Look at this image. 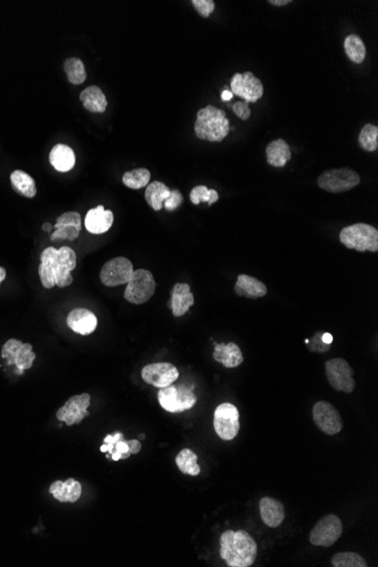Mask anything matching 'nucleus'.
Returning <instances> with one entry per match:
<instances>
[{
    "label": "nucleus",
    "mask_w": 378,
    "mask_h": 567,
    "mask_svg": "<svg viewBox=\"0 0 378 567\" xmlns=\"http://www.w3.org/2000/svg\"><path fill=\"white\" fill-rule=\"evenodd\" d=\"M134 272L133 264L128 258H112L103 265L100 272L101 282L106 287H118L127 285Z\"/></svg>",
    "instance_id": "11"
},
{
    "label": "nucleus",
    "mask_w": 378,
    "mask_h": 567,
    "mask_svg": "<svg viewBox=\"0 0 378 567\" xmlns=\"http://www.w3.org/2000/svg\"><path fill=\"white\" fill-rule=\"evenodd\" d=\"M233 92L228 91V90H224V91L222 92V95H221L222 100H223V101H230L231 99H233Z\"/></svg>",
    "instance_id": "45"
},
{
    "label": "nucleus",
    "mask_w": 378,
    "mask_h": 567,
    "mask_svg": "<svg viewBox=\"0 0 378 567\" xmlns=\"http://www.w3.org/2000/svg\"><path fill=\"white\" fill-rule=\"evenodd\" d=\"M1 357L6 359L7 364L16 365L21 372L30 369L37 355L32 350L30 343H23L16 339H10L3 344Z\"/></svg>",
    "instance_id": "13"
},
{
    "label": "nucleus",
    "mask_w": 378,
    "mask_h": 567,
    "mask_svg": "<svg viewBox=\"0 0 378 567\" xmlns=\"http://www.w3.org/2000/svg\"><path fill=\"white\" fill-rule=\"evenodd\" d=\"M230 131V125L223 110L207 106L197 113L195 134L200 140L222 142Z\"/></svg>",
    "instance_id": "3"
},
{
    "label": "nucleus",
    "mask_w": 378,
    "mask_h": 567,
    "mask_svg": "<svg viewBox=\"0 0 378 567\" xmlns=\"http://www.w3.org/2000/svg\"><path fill=\"white\" fill-rule=\"evenodd\" d=\"M267 159L272 167H285L291 159L290 146L281 138L273 141L267 145Z\"/></svg>",
    "instance_id": "28"
},
{
    "label": "nucleus",
    "mask_w": 378,
    "mask_h": 567,
    "mask_svg": "<svg viewBox=\"0 0 378 567\" xmlns=\"http://www.w3.org/2000/svg\"><path fill=\"white\" fill-rule=\"evenodd\" d=\"M191 3L198 14L203 17H209L215 8V3L213 0H191Z\"/></svg>",
    "instance_id": "38"
},
{
    "label": "nucleus",
    "mask_w": 378,
    "mask_h": 567,
    "mask_svg": "<svg viewBox=\"0 0 378 567\" xmlns=\"http://www.w3.org/2000/svg\"><path fill=\"white\" fill-rule=\"evenodd\" d=\"M10 182H12L13 189L25 198H32L37 195L36 180L24 171L15 170L12 173Z\"/></svg>",
    "instance_id": "30"
},
{
    "label": "nucleus",
    "mask_w": 378,
    "mask_h": 567,
    "mask_svg": "<svg viewBox=\"0 0 378 567\" xmlns=\"http://www.w3.org/2000/svg\"><path fill=\"white\" fill-rule=\"evenodd\" d=\"M85 109L94 113H102L106 111L108 101L102 90L97 86H88L79 95Z\"/></svg>",
    "instance_id": "27"
},
{
    "label": "nucleus",
    "mask_w": 378,
    "mask_h": 567,
    "mask_svg": "<svg viewBox=\"0 0 378 567\" xmlns=\"http://www.w3.org/2000/svg\"><path fill=\"white\" fill-rule=\"evenodd\" d=\"M64 70L67 79L74 86H79L86 81V70L83 61L79 58H68L64 63Z\"/></svg>",
    "instance_id": "33"
},
{
    "label": "nucleus",
    "mask_w": 378,
    "mask_h": 567,
    "mask_svg": "<svg viewBox=\"0 0 378 567\" xmlns=\"http://www.w3.org/2000/svg\"><path fill=\"white\" fill-rule=\"evenodd\" d=\"M49 161L52 167L59 173H68L75 166V152L72 147L65 144H57L52 147Z\"/></svg>",
    "instance_id": "26"
},
{
    "label": "nucleus",
    "mask_w": 378,
    "mask_h": 567,
    "mask_svg": "<svg viewBox=\"0 0 378 567\" xmlns=\"http://www.w3.org/2000/svg\"><path fill=\"white\" fill-rule=\"evenodd\" d=\"M260 518L269 528H278L285 518V506L272 497H263L260 501Z\"/></svg>",
    "instance_id": "21"
},
{
    "label": "nucleus",
    "mask_w": 378,
    "mask_h": 567,
    "mask_svg": "<svg viewBox=\"0 0 378 567\" xmlns=\"http://www.w3.org/2000/svg\"><path fill=\"white\" fill-rule=\"evenodd\" d=\"M5 279H6V270H5L3 267L0 266V285L3 283Z\"/></svg>",
    "instance_id": "46"
},
{
    "label": "nucleus",
    "mask_w": 378,
    "mask_h": 567,
    "mask_svg": "<svg viewBox=\"0 0 378 567\" xmlns=\"http://www.w3.org/2000/svg\"><path fill=\"white\" fill-rule=\"evenodd\" d=\"M359 144L363 151H376L378 147L377 126L372 124L365 125L359 134Z\"/></svg>",
    "instance_id": "36"
},
{
    "label": "nucleus",
    "mask_w": 378,
    "mask_h": 567,
    "mask_svg": "<svg viewBox=\"0 0 378 567\" xmlns=\"http://www.w3.org/2000/svg\"><path fill=\"white\" fill-rule=\"evenodd\" d=\"M155 287V276L150 271L144 269L134 271L125 290V299L134 305L145 303L153 297Z\"/></svg>",
    "instance_id": "6"
},
{
    "label": "nucleus",
    "mask_w": 378,
    "mask_h": 567,
    "mask_svg": "<svg viewBox=\"0 0 378 567\" xmlns=\"http://www.w3.org/2000/svg\"><path fill=\"white\" fill-rule=\"evenodd\" d=\"M317 184L324 191L339 194L357 187L360 184V177L356 171L349 168L330 169L318 177Z\"/></svg>",
    "instance_id": "7"
},
{
    "label": "nucleus",
    "mask_w": 378,
    "mask_h": 567,
    "mask_svg": "<svg viewBox=\"0 0 378 567\" xmlns=\"http://www.w3.org/2000/svg\"><path fill=\"white\" fill-rule=\"evenodd\" d=\"M182 202H184V198H182V193L175 189V191H171L169 198L164 200V207L166 211H175L182 205Z\"/></svg>",
    "instance_id": "39"
},
{
    "label": "nucleus",
    "mask_w": 378,
    "mask_h": 567,
    "mask_svg": "<svg viewBox=\"0 0 378 567\" xmlns=\"http://www.w3.org/2000/svg\"><path fill=\"white\" fill-rule=\"evenodd\" d=\"M235 292H236L237 296H239V297L256 299V298L267 296V285H264L260 280L256 279V278L247 275V274H240V275H238L236 285H235Z\"/></svg>",
    "instance_id": "25"
},
{
    "label": "nucleus",
    "mask_w": 378,
    "mask_h": 567,
    "mask_svg": "<svg viewBox=\"0 0 378 567\" xmlns=\"http://www.w3.org/2000/svg\"><path fill=\"white\" fill-rule=\"evenodd\" d=\"M102 453H108L107 458H111L113 461L125 460L132 455L128 440H125L124 435L116 433L113 435H107L104 443L100 447Z\"/></svg>",
    "instance_id": "24"
},
{
    "label": "nucleus",
    "mask_w": 378,
    "mask_h": 567,
    "mask_svg": "<svg viewBox=\"0 0 378 567\" xmlns=\"http://www.w3.org/2000/svg\"><path fill=\"white\" fill-rule=\"evenodd\" d=\"M67 325L75 333L90 335L97 330V316L86 308H76L67 316Z\"/></svg>",
    "instance_id": "18"
},
{
    "label": "nucleus",
    "mask_w": 378,
    "mask_h": 567,
    "mask_svg": "<svg viewBox=\"0 0 378 567\" xmlns=\"http://www.w3.org/2000/svg\"><path fill=\"white\" fill-rule=\"evenodd\" d=\"M290 3V0H269V3H272L274 6H285Z\"/></svg>",
    "instance_id": "43"
},
{
    "label": "nucleus",
    "mask_w": 378,
    "mask_h": 567,
    "mask_svg": "<svg viewBox=\"0 0 378 567\" xmlns=\"http://www.w3.org/2000/svg\"><path fill=\"white\" fill-rule=\"evenodd\" d=\"M327 381L336 391L352 393L356 388L354 369L343 358H333L325 364Z\"/></svg>",
    "instance_id": "9"
},
{
    "label": "nucleus",
    "mask_w": 378,
    "mask_h": 567,
    "mask_svg": "<svg viewBox=\"0 0 378 567\" xmlns=\"http://www.w3.org/2000/svg\"><path fill=\"white\" fill-rule=\"evenodd\" d=\"M233 113H236L240 119L242 120H247L251 117V109H249V102H246V101H238L236 104H233Z\"/></svg>",
    "instance_id": "41"
},
{
    "label": "nucleus",
    "mask_w": 378,
    "mask_h": 567,
    "mask_svg": "<svg viewBox=\"0 0 378 567\" xmlns=\"http://www.w3.org/2000/svg\"><path fill=\"white\" fill-rule=\"evenodd\" d=\"M214 429L221 440H233L236 438L240 429L239 411L236 406L226 402L215 409Z\"/></svg>",
    "instance_id": "10"
},
{
    "label": "nucleus",
    "mask_w": 378,
    "mask_h": 567,
    "mask_svg": "<svg viewBox=\"0 0 378 567\" xmlns=\"http://www.w3.org/2000/svg\"><path fill=\"white\" fill-rule=\"evenodd\" d=\"M213 358L226 368H236L244 362L242 350L236 343H215Z\"/></svg>",
    "instance_id": "23"
},
{
    "label": "nucleus",
    "mask_w": 378,
    "mask_h": 567,
    "mask_svg": "<svg viewBox=\"0 0 378 567\" xmlns=\"http://www.w3.org/2000/svg\"><path fill=\"white\" fill-rule=\"evenodd\" d=\"M343 534V525L339 516L327 514L315 525L309 534L313 546L332 547Z\"/></svg>",
    "instance_id": "8"
},
{
    "label": "nucleus",
    "mask_w": 378,
    "mask_h": 567,
    "mask_svg": "<svg viewBox=\"0 0 378 567\" xmlns=\"http://www.w3.org/2000/svg\"><path fill=\"white\" fill-rule=\"evenodd\" d=\"M197 460L198 456L191 449H184L175 456V464L184 474L196 477L200 473V464L197 463Z\"/></svg>",
    "instance_id": "31"
},
{
    "label": "nucleus",
    "mask_w": 378,
    "mask_h": 567,
    "mask_svg": "<svg viewBox=\"0 0 378 567\" xmlns=\"http://www.w3.org/2000/svg\"><path fill=\"white\" fill-rule=\"evenodd\" d=\"M49 493L61 503H75L82 495V485L73 478L66 481L58 480L50 486Z\"/></svg>",
    "instance_id": "22"
},
{
    "label": "nucleus",
    "mask_w": 378,
    "mask_h": 567,
    "mask_svg": "<svg viewBox=\"0 0 378 567\" xmlns=\"http://www.w3.org/2000/svg\"><path fill=\"white\" fill-rule=\"evenodd\" d=\"M142 378L146 384L157 388L171 385L179 378V372L169 362L150 364L142 369Z\"/></svg>",
    "instance_id": "16"
},
{
    "label": "nucleus",
    "mask_w": 378,
    "mask_h": 567,
    "mask_svg": "<svg viewBox=\"0 0 378 567\" xmlns=\"http://www.w3.org/2000/svg\"><path fill=\"white\" fill-rule=\"evenodd\" d=\"M128 444H129L132 454H137L142 449V444L139 440H128Z\"/></svg>",
    "instance_id": "42"
},
{
    "label": "nucleus",
    "mask_w": 378,
    "mask_h": 567,
    "mask_svg": "<svg viewBox=\"0 0 378 567\" xmlns=\"http://www.w3.org/2000/svg\"><path fill=\"white\" fill-rule=\"evenodd\" d=\"M151 173L145 168H139L134 170L127 171L123 176V182L128 189H141L150 184Z\"/></svg>",
    "instance_id": "34"
},
{
    "label": "nucleus",
    "mask_w": 378,
    "mask_h": 567,
    "mask_svg": "<svg viewBox=\"0 0 378 567\" xmlns=\"http://www.w3.org/2000/svg\"><path fill=\"white\" fill-rule=\"evenodd\" d=\"M171 189L164 182H153L148 184L145 191V200L148 205L155 209L160 211L164 207V200L169 198Z\"/></svg>",
    "instance_id": "29"
},
{
    "label": "nucleus",
    "mask_w": 378,
    "mask_h": 567,
    "mask_svg": "<svg viewBox=\"0 0 378 567\" xmlns=\"http://www.w3.org/2000/svg\"><path fill=\"white\" fill-rule=\"evenodd\" d=\"M189 198L194 205H198L200 202H205L209 205H212L215 202H218L219 194L218 191L214 189H209L206 186L200 185L191 189Z\"/></svg>",
    "instance_id": "37"
},
{
    "label": "nucleus",
    "mask_w": 378,
    "mask_h": 567,
    "mask_svg": "<svg viewBox=\"0 0 378 567\" xmlns=\"http://www.w3.org/2000/svg\"><path fill=\"white\" fill-rule=\"evenodd\" d=\"M345 54L354 64H361L366 57V47L363 40L356 34H350L345 40Z\"/></svg>",
    "instance_id": "32"
},
{
    "label": "nucleus",
    "mask_w": 378,
    "mask_h": 567,
    "mask_svg": "<svg viewBox=\"0 0 378 567\" xmlns=\"http://www.w3.org/2000/svg\"><path fill=\"white\" fill-rule=\"evenodd\" d=\"M194 305V296L191 294V287L187 283H175L171 290V299L169 307L173 310L175 317H182L191 307Z\"/></svg>",
    "instance_id": "20"
},
{
    "label": "nucleus",
    "mask_w": 378,
    "mask_h": 567,
    "mask_svg": "<svg viewBox=\"0 0 378 567\" xmlns=\"http://www.w3.org/2000/svg\"><path fill=\"white\" fill-rule=\"evenodd\" d=\"M220 556L228 566L249 567L258 556V543L245 530H228L220 538Z\"/></svg>",
    "instance_id": "2"
},
{
    "label": "nucleus",
    "mask_w": 378,
    "mask_h": 567,
    "mask_svg": "<svg viewBox=\"0 0 378 567\" xmlns=\"http://www.w3.org/2000/svg\"><path fill=\"white\" fill-rule=\"evenodd\" d=\"M322 334L323 333L315 334L314 339H313V340H309V351L316 352V353H322V352H327L329 350H330V346H329V344H325V343L322 341Z\"/></svg>",
    "instance_id": "40"
},
{
    "label": "nucleus",
    "mask_w": 378,
    "mask_h": 567,
    "mask_svg": "<svg viewBox=\"0 0 378 567\" xmlns=\"http://www.w3.org/2000/svg\"><path fill=\"white\" fill-rule=\"evenodd\" d=\"M40 259L39 275L43 288L52 289L55 285L66 288L73 283L72 272L75 270L77 259L75 252L70 247L59 249L48 247L43 250Z\"/></svg>",
    "instance_id": "1"
},
{
    "label": "nucleus",
    "mask_w": 378,
    "mask_h": 567,
    "mask_svg": "<svg viewBox=\"0 0 378 567\" xmlns=\"http://www.w3.org/2000/svg\"><path fill=\"white\" fill-rule=\"evenodd\" d=\"M91 404V397L88 393L74 395L57 411L58 420L65 422L67 426L79 424L88 415V407Z\"/></svg>",
    "instance_id": "15"
},
{
    "label": "nucleus",
    "mask_w": 378,
    "mask_h": 567,
    "mask_svg": "<svg viewBox=\"0 0 378 567\" xmlns=\"http://www.w3.org/2000/svg\"><path fill=\"white\" fill-rule=\"evenodd\" d=\"M230 86L233 95L245 99L246 102L254 104L263 97V84L260 82V79L251 72L235 74L231 79Z\"/></svg>",
    "instance_id": "14"
},
{
    "label": "nucleus",
    "mask_w": 378,
    "mask_h": 567,
    "mask_svg": "<svg viewBox=\"0 0 378 567\" xmlns=\"http://www.w3.org/2000/svg\"><path fill=\"white\" fill-rule=\"evenodd\" d=\"M112 223L113 213L110 209H104L103 205L90 209L85 216V227L90 234H104L112 227Z\"/></svg>",
    "instance_id": "19"
},
{
    "label": "nucleus",
    "mask_w": 378,
    "mask_h": 567,
    "mask_svg": "<svg viewBox=\"0 0 378 567\" xmlns=\"http://www.w3.org/2000/svg\"><path fill=\"white\" fill-rule=\"evenodd\" d=\"M82 229V218L79 212H70L61 214L57 218L55 225V232L52 234V241L58 240H73L77 239Z\"/></svg>",
    "instance_id": "17"
},
{
    "label": "nucleus",
    "mask_w": 378,
    "mask_h": 567,
    "mask_svg": "<svg viewBox=\"0 0 378 567\" xmlns=\"http://www.w3.org/2000/svg\"><path fill=\"white\" fill-rule=\"evenodd\" d=\"M313 419L324 434L334 436L339 434L343 428V422L339 411L333 407L330 402L318 401L313 408Z\"/></svg>",
    "instance_id": "12"
},
{
    "label": "nucleus",
    "mask_w": 378,
    "mask_h": 567,
    "mask_svg": "<svg viewBox=\"0 0 378 567\" xmlns=\"http://www.w3.org/2000/svg\"><path fill=\"white\" fill-rule=\"evenodd\" d=\"M43 229H45V231H47V232H49V231L52 230V225H50L49 222H47V223H45V225H43Z\"/></svg>",
    "instance_id": "47"
},
{
    "label": "nucleus",
    "mask_w": 378,
    "mask_h": 567,
    "mask_svg": "<svg viewBox=\"0 0 378 567\" xmlns=\"http://www.w3.org/2000/svg\"><path fill=\"white\" fill-rule=\"evenodd\" d=\"M322 341H323V342L325 343V344H329V346H330L331 343L333 342L332 334L330 333L322 334Z\"/></svg>",
    "instance_id": "44"
},
{
    "label": "nucleus",
    "mask_w": 378,
    "mask_h": 567,
    "mask_svg": "<svg viewBox=\"0 0 378 567\" xmlns=\"http://www.w3.org/2000/svg\"><path fill=\"white\" fill-rule=\"evenodd\" d=\"M340 241L347 248L357 252L376 253L378 250V231L367 223H356L342 229Z\"/></svg>",
    "instance_id": "4"
},
{
    "label": "nucleus",
    "mask_w": 378,
    "mask_h": 567,
    "mask_svg": "<svg viewBox=\"0 0 378 567\" xmlns=\"http://www.w3.org/2000/svg\"><path fill=\"white\" fill-rule=\"evenodd\" d=\"M331 564L333 567H367V561L363 556L356 552H339L333 556Z\"/></svg>",
    "instance_id": "35"
},
{
    "label": "nucleus",
    "mask_w": 378,
    "mask_h": 567,
    "mask_svg": "<svg viewBox=\"0 0 378 567\" xmlns=\"http://www.w3.org/2000/svg\"><path fill=\"white\" fill-rule=\"evenodd\" d=\"M157 399L161 407L171 413H184L191 409L197 402V397L191 388L179 384V385L166 386L160 388L157 392Z\"/></svg>",
    "instance_id": "5"
}]
</instances>
